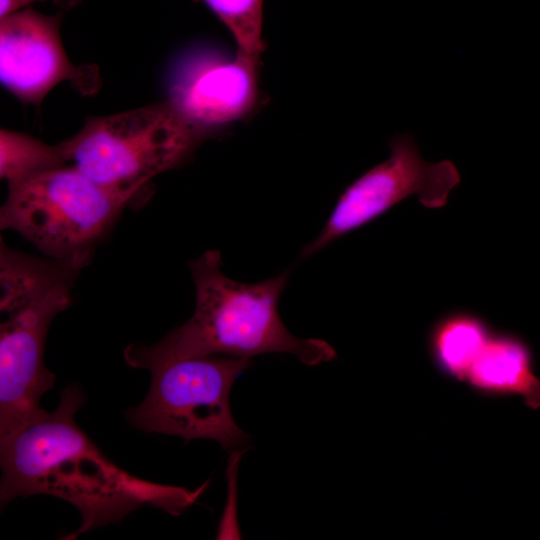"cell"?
I'll use <instances>...</instances> for the list:
<instances>
[{"mask_svg":"<svg viewBox=\"0 0 540 540\" xmlns=\"http://www.w3.org/2000/svg\"><path fill=\"white\" fill-rule=\"evenodd\" d=\"M208 138L165 100L89 117L59 144L67 164L92 180L138 193L157 175L186 163Z\"/></svg>","mask_w":540,"mask_h":540,"instance_id":"5","label":"cell"},{"mask_svg":"<svg viewBox=\"0 0 540 540\" xmlns=\"http://www.w3.org/2000/svg\"><path fill=\"white\" fill-rule=\"evenodd\" d=\"M466 381L480 392L519 395L529 408H540V378L534 372L532 352L516 335L492 333Z\"/></svg>","mask_w":540,"mask_h":540,"instance_id":"10","label":"cell"},{"mask_svg":"<svg viewBox=\"0 0 540 540\" xmlns=\"http://www.w3.org/2000/svg\"><path fill=\"white\" fill-rule=\"evenodd\" d=\"M85 402L76 385L60 394L58 406L0 443V504L17 497L50 495L73 505L81 525L70 538L121 522L151 506L179 515L204 492L136 477L107 457L79 427L76 413Z\"/></svg>","mask_w":540,"mask_h":540,"instance_id":"1","label":"cell"},{"mask_svg":"<svg viewBox=\"0 0 540 540\" xmlns=\"http://www.w3.org/2000/svg\"><path fill=\"white\" fill-rule=\"evenodd\" d=\"M491 334L486 321L471 312L447 314L431 330L429 348L432 358L445 375L466 381Z\"/></svg>","mask_w":540,"mask_h":540,"instance_id":"11","label":"cell"},{"mask_svg":"<svg viewBox=\"0 0 540 540\" xmlns=\"http://www.w3.org/2000/svg\"><path fill=\"white\" fill-rule=\"evenodd\" d=\"M195 288L193 315L154 344L132 343L125 362L150 370L161 363L190 357L251 358L265 353H288L308 366L334 360L326 341L299 338L284 325L279 298L290 270L257 283L233 280L222 271L219 250L205 251L189 262Z\"/></svg>","mask_w":540,"mask_h":540,"instance_id":"2","label":"cell"},{"mask_svg":"<svg viewBox=\"0 0 540 540\" xmlns=\"http://www.w3.org/2000/svg\"><path fill=\"white\" fill-rule=\"evenodd\" d=\"M229 30L237 54L261 63L263 41V0H202Z\"/></svg>","mask_w":540,"mask_h":540,"instance_id":"13","label":"cell"},{"mask_svg":"<svg viewBox=\"0 0 540 540\" xmlns=\"http://www.w3.org/2000/svg\"><path fill=\"white\" fill-rule=\"evenodd\" d=\"M47 0H0V19L16 11L29 7L32 3ZM52 2L61 8H70L75 6L79 0H52Z\"/></svg>","mask_w":540,"mask_h":540,"instance_id":"14","label":"cell"},{"mask_svg":"<svg viewBox=\"0 0 540 540\" xmlns=\"http://www.w3.org/2000/svg\"><path fill=\"white\" fill-rule=\"evenodd\" d=\"M389 157L350 183L319 234L300 253L307 259L339 238L368 225L401 201L416 196L426 208L447 204L460 183V173L450 160L426 161L410 133L389 140Z\"/></svg>","mask_w":540,"mask_h":540,"instance_id":"7","label":"cell"},{"mask_svg":"<svg viewBox=\"0 0 540 540\" xmlns=\"http://www.w3.org/2000/svg\"><path fill=\"white\" fill-rule=\"evenodd\" d=\"M82 269L0 240V443L45 411L40 400L56 380L44 362L48 330L71 305Z\"/></svg>","mask_w":540,"mask_h":540,"instance_id":"3","label":"cell"},{"mask_svg":"<svg viewBox=\"0 0 540 540\" xmlns=\"http://www.w3.org/2000/svg\"><path fill=\"white\" fill-rule=\"evenodd\" d=\"M261 63L239 54L188 55L174 68L167 101L187 121L212 137L259 107Z\"/></svg>","mask_w":540,"mask_h":540,"instance_id":"9","label":"cell"},{"mask_svg":"<svg viewBox=\"0 0 540 540\" xmlns=\"http://www.w3.org/2000/svg\"><path fill=\"white\" fill-rule=\"evenodd\" d=\"M0 80L25 104L40 105L57 85L68 82L91 96L101 86L96 65H75L60 34V16L27 7L0 19Z\"/></svg>","mask_w":540,"mask_h":540,"instance_id":"8","label":"cell"},{"mask_svg":"<svg viewBox=\"0 0 540 540\" xmlns=\"http://www.w3.org/2000/svg\"><path fill=\"white\" fill-rule=\"evenodd\" d=\"M249 358L204 356L175 359L152 367L144 400L125 411L129 424L148 433L181 437L185 443L210 439L231 450L247 442L230 407L234 381Z\"/></svg>","mask_w":540,"mask_h":540,"instance_id":"6","label":"cell"},{"mask_svg":"<svg viewBox=\"0 0 540 540\" xmlns=\"http://www.w3.org/2000/svg\"><path fill=\"white\" fill-rule=\"evenodd\" d=\"M66 164L59 143L49 145L30 135L1 129L0 176L7 183Z\"/></svg>","mask_w":540,"mask_h":540,"instance_id":"12","label":"cell"},{"mask_svg":"<svg viewBox=\"0 0 540 540\" xmlns=\"http://www.w3.org/2000/svg\"><path fill=\"white\" fill-rule=\"evenodd\" d=\"M8 184L1 230H13L46 257L85 267L100 239L137 193L104 186L71 164Z\"/></svg>","mask_w":540,"mask_h":540,"instance_id":"4","label":"cell"}]
</instances>
